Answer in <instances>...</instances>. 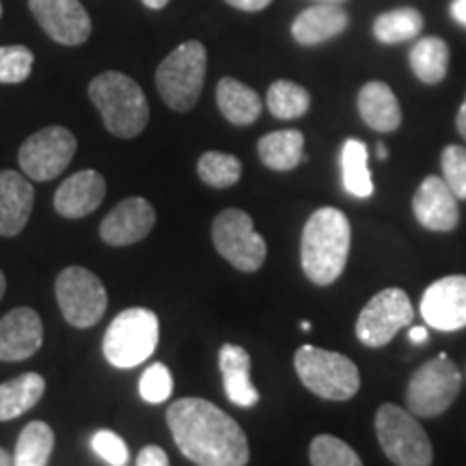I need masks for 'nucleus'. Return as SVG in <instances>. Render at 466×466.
Wrapping results in <instances>:
<instances>
[{
	"label": "nucleus",
	"instance_id": "obj_1",
	"mask_svg": "<svg viewBox=\"0 0 466 466\" xmlns=\"http://www.w3.org/2000/svg\"><path fill=\"white\" fill-rule=\"evenodd\" d=\"M175 445L199 466H247L248 441L225 410L201 398H182L167 410Z\"/></svg>",
	"mask_w": 466,
	"mask_h": 466
},
{
	"label": "nucleus",
	"instance_id": "obj_2",
	"mask_svg": "<svg viewBox=\"0 0 466 466\" xmlns=\"http://www.w3.org/2000/svg\"><path fill=\"white\" fill-rule=\"evenodd\" d=\"M350 220L335 208H319L302 229L300 261L309 281L330 285L343 275L350 253Z\"/></svg>",
	"mask_w": 466,
	"mask_h": 466
},
{
	"label": "nucleus",
	"instance_id": "obj_3",
	"mask_svg": "<svg viewBox=\"0 0 466 466\" xmlns=\"http://www.w3.org/2000/svg\"><path fill=\"white\" fill-rule=\"evenodd\" d=\"M89 97L104 126L119 138H134L149 121V104L141 86L119 72H104L91 80Z\"/></svg>",
	"mask_w": 466,
	"mask_h": 466
},
{
	"label": "nucleus",
	"instance_id": "obj_4",
	"mask_svg": "<svg viewBox=\"0 0 466 466\" xmlns=\"http://www.w3.org/2000/svg\"><path fill=\"white\" fill-rule=\"evenodd\" d=\"M158 316L149 309H126L110 322L104 335V357L116 370H132L154 354L158 346Z\"/></svg>",
	"mask_w": 466,
	"mask_h": 466
},
{
	"label": "nucleus",
	"instance_id": "obj_5",
	"mask_svg": "<svg viewBox=\"0 0 466 466\" xmlns=\"http://www.w3.org/2000/svg\"><path fill=\"white\" fill-rule=\"evenodd\" d=\"M208 52L201 42H186L177 46L156 72V86L168 108L188 113L199 100L206 83Z\"/></svg>",
	"mask_w": 466,
	"mask_h": 466
},
{
	"label": "nucleus",
	"instance_id": "obj_6",
	"mask_svg": "<svg viewBox=\"0 0 466 466\" xmlns=\"http://www.w3.org/2000/svg\"><path fill=\"white\" fill-rule=\"evenodd\" d=\"M294 367L300 382L309 391L324 400H350L360 389L359 367L339 352H330V350L316 346H302L294 357Z\"/></svg>",
	"mask_w": 466,
	"mask_h": 466
},
{
	"label": "nucleus",
	"instance_id": "obj_7",
	"mask_svg": "<svg viewBox=\"0 0 466 466\" xmlns=\"http://www.w3.org/2000/svg\"><path fill=\"white\" fill-rule=\"evenodd\" d=\"M376 432L382 451L395 466H432V442L412 412L382 404L376 412Z\"/></svg>",
	"mask_w": 466,
	"mask_h": 466
},
{
	"label": "nucleus",
	"instance_id": "obj_8",
	"mask_svg": "<svg viewBox=\"0 0 466 466\" xmlns=\"http://www.w3.org/2000/svg\"><path fill=\"white\" fill-rule=\"evenodd\" d=\"M462 376L445 354L428 360L412 374L406 389L408 410L415 417H439L456 401Z\"/></svg>",
	"mask_w": 466,
	"mask_h": 466
},
{
	"label": "nucleus",
	"instance_id": "obj_9",
	"mask_svg": "<svg viewBox=\"0 0 466 466\" xmlns=\"http://www.w3.org/2000/svg\"><path fill=\"white\" fill-rule=\"evenodd\" d=\"M212 242L233 268L258 272L266 261V240L255 231L253 218L238 208L220 212L212 223Z\"/></svg>",
	"mask_w": 466,
	"mask_h": 466
},
{
	"label": "nucleus",
	"instance_id": "obj_10",
	"mask_svg": "<svg viewBox=\"0 0 466 466\" xmlns=\"http://www.w3.org/2000/svg\"><path fill=\"white\" fill-rule=\"evenodd\" d=\"M56 300L63 318L76 329L96 326L108 307L104 283L80 266H69L56 277Z\"/></svg>",
	"mask_w": 466,
	"mask_h": 466
},
{
	"label": "nucleus",
	"instance_id": "obj_11",
	"mask_svg": "<svg viewBox=\"0 0 466 466\" xmlns=\"http://www.w3.org/2000/svg\"><path fill=\"white\" fill-rule=\"evenodd\" d=\"M76 147H78V143L67 127L50 126L35 132L22 143L17 162H20L26 177L35 179V182H50L69 167Z\"/></svg>",
	"mask_w": 466,
	"mask_h": 466
},
{
	"label": "nucleus",
	"instance_id": "obj_12",
	"mask_svg": "<svg viewBox=\"0 0 466 466\" xmlns=\"http://www.w3.org/2000/svg\"><path fill=\"white\" fill-rule=\"evenodd\" d=\"M415 318L412 302L404 289L389 288L376 294L360 311L357 337L367 348H382Z\"/></svg>",
	"mask_w": 466,
	"mask_h": 466
},
{
	"label": "nucleus",
	"instance_id": "obj_13",
	"mask_svg": "<svg viewBox=\"0 0 466 466\" xmlns=\"http://www.w3.org/2000/svg\"><path fill=\"white\" fill-rule=\"evenodd\" d=\"M46 35L63 46H80L91 35V17L80 0H28Z\"/></svg>",
	"mask_w": 466,
	"mask_h": 466
},
{
	"label": "nucleus",
	"instance_id": "obj_14",
	"mask_svg": "<svg viewBox=\"0 0 466 466\" xmlns=\"http://www.w3.org/2000/svg\"><path fill=\"white\" fill-rule=\"evenodd\" d=\"M425 324L436 330H460L466 326V277H442L425 289L421 299Z\"/></svg>",
	"mask_w": 466,
	"mask_h": 466
},
{
	"label": "nucleus",
	"instance_id": "obj_15",
	"mask_svg": "<svg viewBox=\"0 0 466 466\" xmlns=\"http://www.w3.org/2000/svg\"><path fill=\"white\" fill-rule=\"evenodd\" d=\"M156 225L154 206L143 197H130L108 212L102 220L100 236L110 247H127L141 242Z\"/></svg>",
	"mask_w": 466,
	"mask_h": 466
},
{
	"label": "nucleus",
	"instance_id": "obj_16",
	"mask_svg": "<svg viewBox=\"0 0 466 466\" xmlns=\"http://www.w3.org/2000/svg\"><path fill=\"white\" fill-rule=\"evenodd\" d=\"M44 341V324L35 309L20 307L0 319V360L17 363L37 354Z\"/></svg>",
	"mask_w": 466,
	"mask_h": 466
},
{
	"label": "nucleus",
	"instance_id": "obj_17",
	"mask_svg": "<svg viewBox=\"0 0 466 466\" xmlns=\"http://www.w3.org/2000/svg\"><path fill=\"white\" fill-rule=\"evenodd\" d=\"M412 212L419 223L430 231H453L460 223L458 197L442 177L430 175L415 192Z\"/></svg>",
	"mask_w": 466,
	"mask_h": 466
},
{
	"label": "nucleus",
	"instance_id": "obj_18",
	"mask_svg": "<svg viewBox=\"0 0 466 466\" xmlns=\"http://www.w3.org/2000/svg\"><path fill=\"white\" fill-rule=\"evenodd\" d=\"M106 195V182L97 171H78L58 186L55 209L66 218L89 217L102 206Z\"/></svg>",
	"mask_w": 466,
	"mask_h": 466
},
{
	"label": "nucleus",
	"instance_id": "obj_19",
	"mask_svg": "<svg viewBox=\"0 0 466 466\" xmlns=\"http://www.w3.org/2000/svg\"><path fill=\"white\" fill-rule=\"evenodd\" d=\"M35 190L25 175L0 171V236L14 238L31 218Z\"/></svg>",
	"mask_w": 466,
	"mask_h": 466
},
{
	"label": "nucleus",
	"instance_id": "obj_20",
	"mask_svg": "<svg viewBox=\"0 0 466 466\" xmlns=\"http://www.w3.org/2000/svg\"><path fill=\"white\" fill-rule=\"evenodd\" d=\"M218 367L223 374V387L227 398L236 406L250 408L259 401V393L250 380V357L240 346L225 343L218 354Z\"/></svg>",
	"mask_w": 466,
	"mask_h": 466
},
{
	"label": "nucleus",
	"instance_id": "obj_21",
	"mask_svg": "<svg viewBox=\"0 0 466 466\" xmlns=\"http://www.w3.org/2000/svg\"><path fill=\"white\" fill-rule=\"evenodd\" d=\"M348 14L333 3L318 5L296 17L291 25V35L302 46H316L326 39H333L337 35L346 31Z\"/></svg>",
	"mask_w": 466,
	"mask_h": 466
},
{
	"label": "nucleus",
	"instance_id": "obj_22",
	"mask_svg": "<svg viewBox=\"0 0 466 466\" xmlns=\"http://www.w3.org/2000/svg\"><path fill=\"white\" fill-rule=\"evenodd\" d=\"M359 113L371 130L395 132L401 124V108L391 86L367 83L359 93Z\"/></svg>",
	"mask_w": 466,
	"mask_h": 466
},
{
	"label": "nucleus",
	"instance_id": "obj_23",
	"mask_svg": "<svg viewBox=\"0 0 466 466\" xmlns=\"http://www.w3.org/2000/svg\"><path fill=\"white\" fill-rule=\"evenodd\" d=\"M220 113L233 126H250L259 119L261 100L250 86L236 78H223L217 86Z\"/></svg>",
	"mask_w": 466,
	"mask_h": 466
},
{
	"label": "nucleus",
	"instance_id": "obj_24",
	"mask_svg": "<svg viewBox=\"0 0 466 466\" xmlns=\"http://www.w3.org/2000/svg\"><path fill=\"white\" fill-rule=\"evenodd\" d=\"M46 393V380L35 371L0 384V421L17 419L37 406Z\"/></svg>",
	"mask_w": 466,
	"mask_h": 466
},
{
	"label": "nucleus",
	"instance_id": "obj_25",
	"mask_svg": "<svg viewBox=\"0 0 466 466\" xmlns=\"http://www.w3.org/2000/svg\"><path fill=\"white\" fill-rule=\"evenodd\" d=\"M258 151L272 171H291L305 158V137L299 130L270 132L258 143Z\"/></svg>",
	"mask_w": 466,
	"mask_h": 466
},
{
	"label": "nucleus",
	"instance_id": "obj_26",
	"mask_svg": "<svg viewBox=\"0 0 466 466\" xmlns=\"http://www.w3.org/2000/svg\"><path fill=\"white\" fill-rule=\"evenodd\" d=\"M410 67L421 83L439 85L450 69V46L439 37H423L412 46Z\"/></svg>",
	"mask_w": 466,
	"mask_h": 466
},
{
	"label": "nucleus",
	"instance_id": "obj_27",
	"mask_svg": "<svg viewBox=\"0 0 466 466\" xmlns=\"http://www.w3.org/2000/svg\"><path fill=\"white\" fill-rule=\"evenodd\" d=\"M341 175L343 188L352 197L367 199L374 195V182H371L370 167H367V147L357 138H348L341 149Z\"/></svg>",
	"mask_w": 466,
	"mask_h": 466
},
{
	"label": "nucleus",
	"instance_id": "obj_28",
	"mask_svg": "<svg viewBox=\"0 0 466 466\" xmlns=\"http://www.w3.org/2000/svg\"><path fill=\"white\" fill-rule=\"evenodd\" d=\"M55 450V432L48 423L31 421L15 442L14 466H48Z\"/></svg>",
	"mask_w": 466,
	"mask_h": 466
},
{
	"label": "nucleus",
	"instance_id": "obj_29",
	"mask_svg": "<svg viewBox=\"0 0 466 466\" xmlns=\"http://www.w3.org/2000/svg\"><path fill=\"white\" fill-rule=\"evenodd\" d=\"M423 28V15L417 9L404 7L382 14L374 22V35L382 44H400L417 37Z\"/></svg>",
	"mask_w": 466,
	"mask_h": 466
},
{
	"label": "nucleus",
	"instance_id": "obj_30",
	"mask_svg": "<svg viewBox=\"0 0 466 466\" xmlns=\"http://www.w3.org/2000/svg\"><path fill=\"white\" fill-rule=\"evenodd\" d=\"M201 182H206L212 188H229V186L240 182L242 165L236 156L223 154V151H208L199 158L197 165Z\"/></svg>",
	"mask_w": 466,
	"mask_h": 466
},
{
	"label": "nucleus",
	"instance_id": "obj_31",
	"mask_svg": "<svg viewBox=\"0 0 466 466\" xmlns=\"http://www.w3.org/2000/svg\"><path fill=\"white\" fill-rule=\"evenodd\" d=\"M311 97L300 85L289 80H277L268 89V108L277 119H299L309 110Z\"/></svg>",
	"mask_w": 466,
	"mask_h": 466
},
{
	"label": "nucleus",
	"instance_id": "obj_32",
	"mask_svg": "<svg viewBox=\"0 0 466 466\" xmlns=\"http://www.w3.org/2000/svg\"><path fill=\"white\" fill-rule=\"evenodd\" d=\"M309 458L313 466H363L359 453L330 434H319L309 447Z\"/></svg>",
	"mask_w": 466,
	"mask_h": 466
},
{
	"label": "nucleus",
	"instance_id": "obj_33",
	"mask_svg": "<svg viewBox=\"0 0 466 466\" xmlns=\"http://www.w3.org/2000/svg\"><path fill=\"white\" fill-rule=\"evenodd\" d=\"M33 52L25 46H0V85H17L33 72Z\"/></svg>",
	"mask_w": 466,
	"mask_h": 466
},
{
	"label": "nucleus",
	"instance_id": "obj_34",
	"mask_svg": "<svg viewBox=\"0 0 466 466\" xmlns=\"http://www.w3.org/2000/svg\"><path fill=\"white\" fill-rule=\"evenodd\" d=\"M138 393L149 404H162V401H167L173 393L171 371L162 363L149 365L141 376V382H138Z\"/></svg>",
	"mask_w": 466,
	"mask_h": 466
},
{
	"label": "nucleus",
	"instance_id": "obj_35",
	"mask_svg": "<svg viewBox=\"0 0 466 466\" xmlns=\"http://www.w3.org/2000/svg\"><path fill=\"white\" fill-rule=\"evenodd\" d=\"M442 179L450 186L458 199H466V149L450 145L442 151Z\"/></svg>",
	"mask_w": 466,
	"mask_h": 466
},
{
	"label": "nucleus",
	"instance_id": "obj_36",
	"mask_svg": "<svg viewBox=\"0 0 466 466\" xmlns=\"http://www.w3.org/2000/svg\"><path fill=\"white\" fill-rule=\"evenodd\" d=\"M93 451L100 456L104 462H108L110 466H126L127 464V445L126 441L121 439L119 434L110 432V430H100L96 432L91 441Z\"/></svg>",
	"mask_w": 466,
	"mask_h": 466
},
{
	"label": "nucleus",
	"instance_id": "obj_37",
	"mask_svg": "<svg viewBox=\"0 0 466 466\" xmlns=\"http://www.w3.org/2000/svg\"><path fill=\"white\" fill-rule=\"evenodd\" d=\"M137 466H168V458L162 447L158 445H149L138 453Z\"/></svg>",
	"mask_w": 466,
	"mask_h": 466
},
{
	"label": "nucleus",
	"instance_id": "obj_38",
	"mask_svg": "<svg viewBox=\"0 0 466 466\" xmlns=\"http://www.w3.org/2000/svg\"><path fill=\"white\" fill-rule=\"evenodd\" d=\"M231 7L242 9V11H261L266 9L272 0H227Z\"/></svg>",
	"mask_w": 466,
	"mask_h": 466
},
{
	"label": "nucleus",
	"instance_id": "obj_39",
	"mask_svg": "<svg viewBox=\"0 0 466 466\" xmlns=\"http://www.w3.org/2000/svg\"><path fill=\"white\" fill-rule=\"evenodd\" d=\"M451 15L458 25L466 26V0H453L451 3Z\"/></svg>",
	"mask_w": 466,
	"mask_h": 466
},
{
	"label": "nucleus",
	"instance_id": "obj_40",
	"mask_svg": "<svg viewBox=\"0 0 466 466\" xmlns=\"http://www.w3.org/2000/svg\"><path fill=\"white\" fill-rule=\"evenodd\" d=\"M408 337H410L412 343H425V341L430 339V333L423 329V326H415V329H410V333H408Z\"/></svg>",
	"mask_w": 466,
	"mask_h": 466
},
{
	"label": "nucleus",
	"instance_id": "obj_41",
	"mask_svg": "<svg viewBox=\"0 0 466 466\" xmlns=\"http://www.w3.org/2000/svg\"><path fill=\"white\" fill-rule=\"evenodd\" d=\"M456 126H458V132L462 134V137H464V141H466V97H464L462 106H460V110H458V119H456Z\"/></svg>",
	"mask_w": 466,
	"mask_h": 466
},
{
	"label": "nucleus",
	"instance_id": "obj_42",
	"mask_svg": "<svg viewBox=\"0 0 466 466\" xmlns=\"http://www.w3.org/2000/svg\"><path fill=\"white\" fill-rule=\"evenodd\" d=\"M0 466H14V458H11L9 451L3 450V447H0Z\"/></svg>",
	"mask_w": 466,
	"mask_h": 466
},
{
	"label": "nucleus",
	"instance_id": "obj_43",
	"mask_svg": "<svg viewBox=\"0 0 466 466\" xmlns=\"http://www.w3.org/2000/svg\"><path fill=\"white\" fill-rule=\"evenodd\" d=\"M143 3L147 5L149 9H162V7H167L168 0H143Z\"/></svg>",
	"mask_w": 466,
	"mask_h": 466
},
{
	"label": "nucleus",
	"instance_id": "obj_44",
	"mask_svg": "<svg viewBox=\"0 0 466 466\" xmlns=\"http://www.w3.org/2000/svg\"><path fill=\"white\" fill-rule=\"evenodd\" d=\"M5 289H7V279H5V272L0 270V299L5 296Z\"/></svg>",
	"mask_w": 466,
	"mask_h": 466
},
{
	"label": "nucleus",
	"instance_id": "obj_45",
	"mask_svg": "<svg viewBox=\"0 0 466 466\" xmlns=\"http://www.w3.org/2000/svg\"><path fill=\"white\" fill-rule=\"evenodd\" d=\"M378 158H380V160H387V156H389V151H387V147H384V145L380 143V145H378Z\"/></svg>",
	"mask_w": 466,
	"mask_h": 466
},
{
	"label": "nucleus",
	"instance_id": "obj_46",
	"mask_svg": "<svg viewBox=\"0 0 466 466\" xmlns=\"http://www.w3.org/2000/svg\"><path fill=\"white\" fill-rule=\"evenodd\" d=\"M300 329H302V330H311V324H309V322H302V324H300Z\"/></svg>",
	"mask_w": 466,
	"mask_h": 466
},
{
	"label": "nucleus",
	"instance_id": "obj_47",
	"mask_svg": "<svg viewBox=\"0 0 466 466\" xmlns=\"http://www.w3.org/2000/svg\"><path fill=\"white\" fill-rule=\"evenodd\" d=\"M324 3H337V0H324Z\"/></svg>",
	"mask_w": 466,
	"mask_h": 466
},
{
	"label": "nucleus",
	"instance_id": "obj_48",
	"mask_svg": "<svg viewBox=\"0 0 466 466\" xmlns=\"http://www.w3.org/2000/svg\"><path fill=\"white\" fill-rule=\"evenodd\" d=\"M0 15H3V3H0Z\"/></svg>",
	"mask_w": 466,
	"mask_h": 466
}]
</instances>
